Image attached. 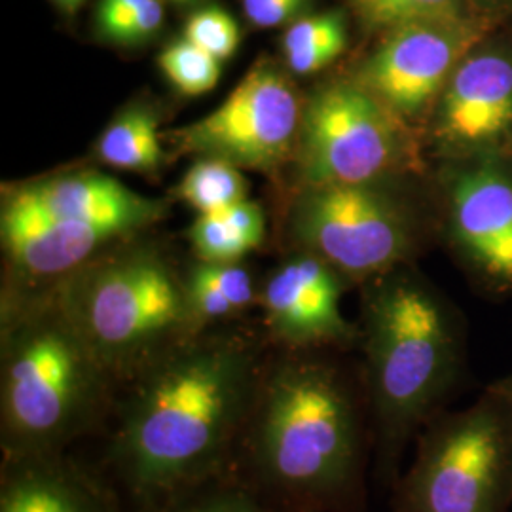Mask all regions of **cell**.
<instances>
[{"instance_id": "1", "label": "cell", "mask_w": 512, "mask_h": 512, "mask_svg": "<svg viewBox=\"0 0 512 512\" xmlns=\"http://www.w3.org/2000/svg\"><path fill=\"white\" fill-rule=\"evenodd\" d=\"M262 365L234 338H188L120 387L107 465L137 511L230 475Z\"/></svg>"}, {"instance_id": "2", "label": "cell", "mask_w": 512, "mask_h": 512, "mask_svg": "<svg viewBox=\"0 0 512 512\" xmlns=\"http://www.w3.org/2000/svg\"><path fill=\"white\" fill-rule=\"evenodd\" d=\"M370 459L361 370L287 349L262 365L230 475L270 511H365Z\"/></svg>"}, {"instance_id": "3", "label": "cell", "mask_w": 512, "mask_h": 512, "mask_svg": "<svg viewBox=\"0 0 512 512\" xmlns=\"http://www.w3.org/2000/svg\"><path fill=\"white\" fill-rule=\"evenodd\" d=\"M359 342L374 471L391 490L421 429L463 384L465 329L433 285L397 268L366 283Z\"/></svg>"}, {"instance_id": "4", "label": "cell", "mask_w": 512, "mask_h": 512, "mask_svg": "<svg viewBox=\"0 0 512 512\" xmlns=\"http://www.w3.org/2000/svg\"><path fill=\"white\" fill-rule=\"evenodd\" d=\"M2 348V459L69 452L109 425L120 385L50 298L12 308Z\"/></svg>"}, {"instance_id": "5", "label": "cell", "mask_w": 512, "mask_h": 512, "mask_svg": "<svg viewBox=\"0 0 512 512\" xmlns=\"http://www.w3.org/2000/svg\"><path fill=\"white\" fill-rule=\"evenodd\" d=\"M54 298L120 387L196 336L184 281L158 256L78 272Z\"/></svg>"}, {"instance_id": "6", "label": "cell", "mask_w": 512, "mask_h": 512, "mask_svg": "<svg viewBox=\"0 0 512 512\" xmlns=\"http://www.w3.org/2000/svg\"><path fill=\"white\" fill-rule=\"evenodd\" d=\"M512 376L461 410L446 408L414 440L389 512H511Z\"/></svg>"}, {"instance_id": "7", "label": "cell", "mask_w": 512, "mask_h": 512, "mask_svg": "<svg viewBox=\"0 0 512 512\" xmlns=\"http://www.w3.org/2000/svg\"><path fill=\"white\" fill-rule=\"evenodd\" d=\"M298 160L308 186L380 183L416 164L406 120L365 86L334 80L302 107Z\"/></svg>"}, {"instance_id": "8", "label": "cell", "mask_w": 512, "mask_h": 512, "mask_svg": "<svg viewBox=\"0 0 512 512\" xmlns=\"http://www.w3.org/2000/svg\"><path fill=\"white\" fill-rule=\"evenodd\" d=\"M293 222L300 243L346 281L368 283L397 270L414 251L403 203L380 183L308 186Z\"/></svg>"}, {"instance_id": "9", "label": "cell", "mask_w": 512, "mask_h": 512, "mask_svg": "<svg viewBox=\"0 0 512 512\" xmlns=\"http://www.w3.org/2000/svg\"><path fill=\"white\" fill-rule=\"evenodd\" d=\"M302 107L291 80L270 63H260L220 107L169 133V139L200 160L215 158L239 169L272 171L298 145Z\"/></svg>"}, {"instance_id": "10", "label": "cell", "mask_w": 512, "mask_h": 512, "mask_svg": "<svg viewBox=\"0 0 512 512\" xmlns=\"http://www.w3.org/2000/svg\"><path fill=\"white\" fill-rule=\"evenodd\" d=\"M452 245L476 283L512 293V154L450 160L444 179Z\"/></svg>"}, {"instance_id": "11", "label": "cell", "mask_w": 512, "mask_h": 512, "mask_svg": "<svg viewBox=\"0 0 512 512\" xmlns=\"http://www.w3.org/2000/svg\"><path fill=\"white\" fill-rule=\"evenodd\" d=\"M484 35V21L476 16L404 25L385 33L355 78L412 120L433 110L456 67Z\"/></svg>"}, {"instance_id": "12", "label": "cell", "mask_w": 512, "mask_h": 512, "mask_svg": "<svg viewBox=\"0 0 512 512\" xmlns=\"http://www.w3.org/2000/svg\"><path fill=\"white\" fill-rule=\"evenodd\" d=\"M433 141L448 160L512 154V46L463 57L433 107Z\"/></svg>"}, {"instance_id": "13", "label": "cell", "mask_w": 512, "mask_h": 512, "mask_svg": "<svg viewBox=\"0 0 512 512\" xmlns=\"http://www.w3.org/2000/svg\"><path fill=\"white\" fill-rule=\"evenodd\" d=\"M346 279L323 258L304 255L279 266L260 291L264 327L287 351L346 349L359 330L344 317Z\"/></svg>"}, {"instance_id": "14", "label": "cell", "mask_w": 512, "mask_h": 512, "mask_svg": "<svg viewBox=\"0 0 512 512\" xmlns=\"http://www.w3.org/2000/svg\"><path fill=\"white\" fill-rule=\"evenodd\" d=\"M122 232L93 222L50 219L4 203L2 241L19 283L37 289L40 283L78 274L93 253Z\"/></svg>"}, {"instance_id": "15", "label": "cell", "mask_w": 512, "mask_h": 512, "mask_svg": "<svg viewBox=\"0 0 512 512\" xmlns=\"http://www.w3.org/2000/svg\"><path fill=\"white\" fill-rule=\"evenodd\" d=\"M0 512H126L109 480L63 454L2 459Z\"/></svg>"}, {"instance_id": "16", "label": "cell", "mask_w": 512, "mask_h": 512, "mask_svg": "<svg viewBox=\"0 0 512 512\" xmlns=\"http://www.w3.org/2000/svg\"><path fill=\"white\" fill-rule=\"evenodd\" d=\"M10 205L50 219L105 224L131 232L162 219L164 203L99 173H74L19 188Z\"/></svg>"}, {"instance_id": "17", "label": "cell", "mask_w": 512, "mask_h": 512, "mask_svg": "<svg viewBox=\"0 0 512 512\" xmlns=\"http://www.w3.org/2000/svg\"><path fill=\"white\" fill-rule=\"evenodd\" d=\"M103 162L128 171H154L164 160L160 122L154 112L131 109L118 116L99 141Z\"/></svg>"}, {"instance_id": "18", "label": "cell", "mask_w": 512, "mask_h": 512, "mask_svg": "<svg viewBox=\"0 0 512 512\" xmlns=\"http://www.w3.org/2000/svg\"><path fill=\"white\" fill-rule=\"evenodd\" d=\"M177 196L192 205L200 215L219 213L245 200L247 181L239 167L224 160L202 158L192 165L177 186Z\"/></svg>"}, {"instance_id": "19", "label": "cell", "mask_w": 512, "mask_h": 512, "mask_svg": "<svg viewBox=\"0 0 512 512\" xmlns=\"http://www.w3.org/2000/svg\"><path fill=\"white\" fill-rule=\"evenodd\" d=\"M349 4L366 29L382 33L421 21L475 16L471 0H349Z\"/></svg>"}, {"instance_id": "20", "label": "cell", "mask_w": 512, "mask_h": 512, "mask_svg": "<svg viewBox=\"0 0 512 512\" xmlns=\"http://www.w3.org/2000/svg\"><path fill=\"white\" fill-rule=\"evenodd\" d=\"M141 512H272L234 475L219 476Z\"/></svg>"}, {"instance_id": "21", "label": "cell", "mask_w": 512, "mask_h": 512, "mask_svg": "<svg viewBox=\"0 0 512 512\" xmlns=\"http://www.w3.org/2000/svg\"><path fill=\"white\" fill-rule=\"evenodd\" d=\"M165 78L184 95L196 97L211 92L219 82L220 59L205 52L188 38L169 44L158 57Z\"/></svg>"}, {"instance_id": "22", "label": "cell", "mask_w": 512, "mask_h": 512, "mask_svg": "<svg viewBox=\"0 0 512 512\" xmlns=\"http://www.w3.org/2000/svg\"><path fill=\"white\" fill-rule=\"evenodd\" d=\"M190 239L202 262L232 264L251 253L249 245L220 213H202L190 230Z\"/></svg>"}, {"instance_id": "23", "label": "cell", "mask_w": 512, "mask_h": 512, "mask_svg": "<svg viewBox=\"0 0 512 512\" xmlns=\"http://www.w3.org/2000/svg\"><path fill=\"white\" fill-rule=\"evenodd\" d=\"M184 38L215 55L217 59H228L238 50V23L222 8H205L190 16L184 27Z\"/></svg>"}, {"instance_id": "24", "label": "cell", "mask_w": 512, "mask_h": 512, "mask_svg": "<svg viewBox=\"0 0 512 512\" xmlns=\"http://www.w3.org/2000/svg\"><path fill=\"white\" fill-rule=\"evenodd\" d=\"M327 44L348 46V25L340 12L311 14L293 21L283 37V52L291 54Z\"/></svg>"}, {"instance_id": "25", "label": "cell", "mask_w": 512, "mask_h": 512, "mask_svg": "<svg viewBox=\"0 0 512 512\" xmlns=\"http://www.w3.org/2000/svg\"><path fill=\"white\" fill-rule=\"evenodd\" d=\"M192 272L209 281L215 289L226 296V300L236 308L238 313L249 310L253 304L260 302V293L256 291L255 279L238 262L232 264H211L202 262Z\"/></svg>"}, {"instance_id": "26", "label": "cell", "mask_w": 512, "mask_h": 512, "mask_svg": "<svg viewBox=\"0 0 512 512\" xmlns=\"http://www.w3.org/2000/svg\"><path fill=\"white\" fill-rule=\"evenodd\" d=\"M164 19V0H148L147 4H143L139 10L129 14L128 18L116 21L101 35L124 44L141 42L152 37L164 25Z\"/></svg>"}, {"instance_id": "27", "label": "cell", "mask_w": 512, "mask_h": 512, "mask_svg": "<svg viewBox=\"0 0 512 512\" xmlns=\"http://www.w3.org/2000/svg\"><path fill=\"white\" fill-rule=\"evenodd\" d=\"M247 19L262 29L296 21L306 14L311 0H241Z\"/></svg>"}, {"instance_id": "28", "label": "cell", "mask_w": 512, "mask_h": 512, "mask_svg": "<svg viewBox=\"0 0 512 512\" xmlns=\"http://www.w3.org/2000/svg\"><path fill=\"white\" fill-rule=\"evenodd\" d=\"M219 213L232 224V228L238 232L239 238L249 245L251 251H255L256 247L262 243L264 217L256 203L247 202V198H245L241 202L222 209Z\"/></svg>"}, {"instance_id": "29", "label": "cell", "mask_w": 512, "mask_h": 512, "mask_svg": "<svg viewBox=\"0 0 512 512\" xmlns=\"http://www.w3.org/2000/svg\"><path fill=\"white\" fill-rule=\"evenodd\" d=\"M348 46L342 44H327V46H313L306 50H298L285 54L287 57V65L294 74L300 76H308V74L317 73L321 69H325L332 61H336L340 55L346 52Z\"/></svg>"}, {"instance_id": "30", "label": "cell", "mask_w": 512, "mask_h": 512, "mask_svg": "<svg viewBox=\"0 0 512 512\" xmlns=\"http://www.w3.org/2000/svg\"><path fill=\"white\" fill-rule=\"evenodd\" d=\"M148 0H101L97 8V27L103 33L120 19L128 18L135 10H139Z\"/></svg>"}, {"instance_id": "31", "label": "cell", "mask_w": 512, "mask_h": 512, "mask_svg": "<svg viewBox=\"0 0 512 512\" xmlns=\"http://www.w3.org/2000/svg\"><path fill=\"white\" fill-rule=\"evenodd\" d=\"M475 2L486 6V8H492V10H505L512 6V0H475Z\"/></svg>"}, {"instance_id": "32", "label": "cell", "mask_w": 512, "mask_h": 512, "mask_svg": "<svg viewBox=\"0 0 512 512\" xmlns=\"http://www.w3.org/2000/svg\"><path fill=\"white\" fill-rule=\"evenodd\" d=\"M54 2L59 8H63L65 12H74V10H78V6H80L84 0H54Z\"/></svg>"}]
</instances>
